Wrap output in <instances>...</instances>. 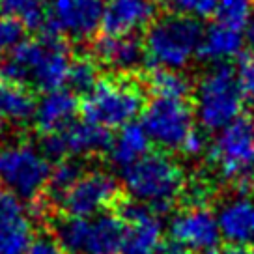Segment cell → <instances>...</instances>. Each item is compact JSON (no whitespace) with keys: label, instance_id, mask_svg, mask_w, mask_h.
Returning a JSON list of instances; mask_svg holds the SVG:
<instances>
[{"label":"cell","instance_id":"cell-1","mask_svg":"<svg viewBox=\"0 0 254 254\" xmlns=\"http://www.w3.org/2000/svg\"><path fill=\"white\" fill-rule=\"evenodd\" d=\"M71 58L64 38L41 32L40 38L24 40L9 55L0 58V80L45 94L55 92L65 84Z\"/></svg>","mask_w":254,"mask_h":254},{"label":"cell","instance_id":"cell-2","mask_svg":"<svg viewBox=\"0 0 254 254\" xmlns=\"http://www.w3.org/2000/svg\"><path fill=\"white\" fill-rule=\"evenodd\" d=\"M146 97L148 88L142 79L133 73H112L101 77L94 90L80 99V112L95 126L122 129L142 114Z\"/></svg>","mask_w":254,"mask_h":254},{"label":"cell","instance_id":"cell-3","mask_svg":"<svg viewBox=\"0 0 254 254\" xmlns=\"http://www.w3.org/2000/svg\"><path fill=\"white\" fill-rule=\"evenodd\" d=\"M122 182L136 204L150 207L155 213L168 211L185 189L182 167L172 157L157 151H150L133 167L126 168Z\"/></svg>","mask_w":254,"mask_h":254},{"label":"cell","instance_id":"cell-4","mask_svg":"<svg viewBox=\"0 0 254 254\" xmlns=\"http://www.w3.org/2000/svg\"><path fill=\"white\" fill-rule=\"evenodd\" d=\"M204 26L200 19L183 13H167L157 17L148 28L144 38L146 58L150 67L182 69L198 55Z\"/></svg>","mask_w":254,"mask_h":254},{"label":"cell","instance_id":"cell-5","mask_svg":"<svg viewBox=\"0 0 254 254\" xmlns=\"http://www.w3.org/2000/svg\"><path fill=\"white\" fill-rule=\"evenodd\" d=\"M243 94L236 67L228 62L213 64L200 79L194 92V116L207 131L228 127L241 114Z\"/></svg>","mask_w":254,"mask_h":254},{"label":"cell","instance_id":"cell-6","mask_svg":"<svg viewBox=\"0 0 254 254\" xmlns=\"http://www.w3.org/2000/svg\"><path fill=\"white\" fill-rule=\"evenodd\" d=\"M209 161L241 194L254 190V116L243 114L224 127L209 146Z\"/></svg>","mask_w":254,"mask_h":254},{"label":"cell","instance_id":"cell-7","mask_svg":"<svg viewBox=\"0 0 254 254\" xmlns=\"http://www.w3.org/2000/svg\"><path fill=\"white\" fill-rule=\"evenodd\" d=\"M56 241L67 254H122L127 238L126 221L112 213L65 217L55 224Z\"/></svg>","mask_w":254,"mask_h":254},{"label":"cell","instance_id":"cell-8","mask_svg":"<svg viewBox=\"0 0 254 254\" xmlns=\"http://www.w3.org/2000/svg\"><path fill=\"white\" fill-rule=\"evenodd\" d=\"M49 159L30 144L0 146V189L19 200H36L47 189Z\"/></svg>","mask_w":254,"mask_h":254},{"label":"cell","instance_id":"cell-9","mask_svg":"<svg viewBox=\"0 0 254 254\" xmlns=\"http://www.w3.org/2000/svg\"><path fill=\"white\" fill-rule=\"evenodd\" d=\"M142 129L151 142L167 150H182L194 129V107L189 99L153 97L142 111Z\"/></svg>","mask_w":254,"mask_h":254},{"label":"cell","instance_id":"cell-10","mask_svg":"<svg viewBox=\"0 0 254 254\" xmlns=\"http://www.w3.org/2000/svg\"><path fill=\"white\" fill-rule=\"evenodd\" d=\"M111 146L112 136L109 129L95 126L86 120H75L60 133L41 135L40 140V151L56 163H60L64 159L97 155V153L109 151Z\"/></svg>","mask_w":254,"mask_h":254},{"label":"cell","instance_id":"cell-11","mask_svg":"<svg viewBox=\"0 0 254 254\" xmlns=\"http://www.w3.org/2000/svg\"><path fill=\"white\" fill-rule=\"evenodd\" d=\"M120 198V185L116 178L103 170L82 174L77 183L64 194L56 206L65 217H95L114 206Z\"/></svg>","mask_w":254,"mask_h":254},{"label":"cell","instance_id":"cell-12","mask_svg":"<svg viewBox=\"0 0 254 254\" xmlns=\"http://www.w3.org/2000/svg\"><path fill=\"white\" fill-rule=\"evenodd\" d=\"M103 15V0H55L41 32H51L64 40L86 41L101 28Z\"/></svg>","mask_w":254,"mask_h":254},{"label":"cell","instance_id":"cell-13","mask_svg":"<svg viewBox=\"0 0 254 254\" xmlns=\"http://www.w3.org/2000/svg\"><path fill=\"white\" fill-rule=\"evenodd\" d=\"M170 239L183 245L190 254H221V228L217 215L207 207H185L172 217Z\"/></svg>","mask_w":254,"mask_h":254},{"label":"cell","instance_id":"cell-14","mask_svg":"<svg viewBox=\"0 0 254 254\" xmlns=\"http://www.w3.org/2000/svg\"><path fill=\"white\" fill-rule=\"evenodd\" d=\"M34 243V224L23 202L0 189V254H26Z\"/></svg>","mask_w":254,"mask_h":254},{"label":"cell","instance_id":"cell-15","mask_svg":"<svg viewBox=\"0 0 254 254\" xmlns=\"http://www.w3.org/2000/svg\"><path fill=\"white\" fill-rule=\"evenodd\" d=\"M122 219L127 224V238L122 254H159L163 245V226L155 211L142 204L124 206Z\"/></svg>","mask_w":254,"mask_h":254},{"label":"cell","instance_id":"cell-16","mask_svg":"<svg viewBox=\"0 0 254 254\" xmlns=\"http://www.w3.org/2000/svg\"><path fill=\"white\" fill-rule=\"evenodd\" d=\"M157 11V0H109L101 30L107 36H131L140 28H150L159 17Z\"/></svg>","mask_w":254,"mask_h":254},{"label":"cell","instance_id":"cell-17","mask_svg":"<svg viewBox=\"0 0 254 254\" xmlns=\"http://www.w3.org/2000/svg\"><path fill=\"white\" fill-rule=\"evenodd\" d=\"M92 55L99 64L114 69V73H133L142 64H148L142 38L131 36H99L94 40Z\"/></svg>","mask_w":254,"mask_h":254},{"label":"cell","instance_id":"cell-18","mask_svg":"<svg viewBox=\"0 0 254 254\" xmlns=\"http://www.w3.org/2000/svg\"><path fill=\"white\" fill-rule=\"evenodd\" d=\"M222 239L232 247L254 245V196L238 194L226 200L217 213Z\"/></svg>","mask_w":254,"mask_h":254},{"label":"cell","instance_id":"cell-19","mask_svg":"<svg viewBox=\"0 0 254 254\" xmlns=\"http://www.w3.org/2000/svg\"><path fill=\"white\" fill-rule=\"evenodd\" d=\"M77 111H80L79 97L71 90L60 88L55 92H47L38 101L34 122L41 135L60 133L62 129L75 122Z\"/></svg>","mask_w":254,"mask_h":254},{"label":"cell","instance_id":"cell-20","mask_svg":"<svg viewBox=\"0 0 254 254\" xmlns=\"http://www.w3.org/2000/svg\"><path fill=\"white\" fill-rule=\"evenodd\" d=\"M243 41H245V32L217 21L209 24V28L204 32L198 56L204 60H213L215 64L226 62L228 58L241 55Z\"/></svg>","mask_w":254,"mask_h":254},{"label":"cell","instance_id":"cell-21","mask_svg":"<svg viewBox=\"0 0 254 254\" xmlns=\"http://www.w3.org/2000/svg\"><path fill=\"white\" fill-rule=\"evenodd\" d=\"M38 99L34 90L13 82L0 80V122L2 124H26L34 120Z\"/></svg>","mask_w":254,"mask_h":254},{"label":"cell","instance_id":"cell-22","mask_svg":"<svg viewBox=\"0 0 254 254\" xmlns=\"http://www.w3.org/2000/svg\"><path fill=\"white\" fill-rule=\"evenodd\" d=\"M150 142L151 140L140 124H129L122 127L118 136L112 138V146L109 150L112 165L122 168V172L126 168L133 167L144 155L150 153Z\"/></svg>","mask_w":254,"mask_h":254},{"label":"cell","instance_id":"cell-23","mask_svg":"<svg viewBox=\"0 0 254 254\" xmlns=\"http://www.w3.org/2000/svg\"><path fill=\"white\" fill-rule=\"evenodd\" d=\"M146 88L155 97H180L189 99L190 84L180 71L167 69V67H150V73L146 75Z\"/></svg>","mask_w":254,"mask_h":254},{"label":"cell","instance_id":"cell-24","mask_svg":"<svg viewBox=\"0 0 254 254\" xmlns=\"http://www.w3.org/2000/svg\"><path fill=\"white\" fill-rule=\"evenodd\" d=\"M0 13L19 21L26 30H43L49 9L43 0H0Z\"/></svg>","mask_w":254,"mask_h":254},{"label":"cell","instance_id":"cell-25","mask_svg":"<svg viewBox=\"0 0 254 254\" xmlns=\"http://www.w3.org/2000/svg\"><path fill=\"white\" fill-rule=\"evenodd\" d=\"M101 80L99 75V62L94 55H79L73 56L67 71L65 84L71 88L75 95H88L95 88V84Z\"/></svg>","mask_w":254,"mask_h":254},{"label":"cell","instance_id":"cell-26","mask_svg":"<svg viewBox=\"0 0 254 254\" xmlns=\"http://www.w3.org/2000/svg\"><path fill=\"white\" fill-rule=\"evenodd\" d=\"M82 174H84L82 172V165L77 159H64L60 163H56V167L51 170L47 189H45L49 192L51 202L58 204L60 198L71 189Z\"/></svg>","mask_w":254,"mask_h":254},{"label":"cell","instance_id":"cell-27","mask_svg":"<svg viewBox=\"0 0 254 254\" xmlns=\"http://www.w3.org/2000/svg\"><path fill=\"white\" fill-rule=\"evenodd\" d=\"M254 0H217V21L243 30L251 19Z\"/></svg>","mask_w":254,"mask_h":254},{"label":"cell","instance_id":"cell-28","mask_svg":"<svg viewBox=\"0 0 254 254\" xmlns=\"http://www.w3.org/2000/svg\"><path fill=\"white\" fill-rule=\"evenodd\" d=\"M24 30L26 28L19 21L0 15V55H9L13 49L21 45L24 41Z\"/></svg>","mask_w":254,"mask_h":254},{"label":"cell","instance_id":"cell-29","mask_svg":"<svg viewBox=\"0 0 254 254\" xmlns=\"http://www.w3.org/2000/svg\"><path fill=\"white\" fill-rule=\"evenodd\" d=\"M236 73H238L239 88H241L243 99L254 103V53L253 55H243L239 58Z\"/></svg>","mask_w":254,"mask_h":254},{"label":"cell","instance_id":"cell-30","mask_svg":"<svg viewBox=\"0 0 254 254\" xmlns=\"http://www.w3.org/2000/svg\"><path fill=\"white\" fill-rule=\"evenodd\" d=\"M26 254H67L64 251L60 243L53 238H38L34 239V243L30 249L26 251Z\"/></svg>","mask_w":254,"mask_h":254},{"label":"cell","instance_id":"cell-31","mask_svg":"<svg viewBox=\"0 0 254 254\" xmlns=\"http://www.w3.org/2000/svg\"><path fill=\"white\" fill-rule=\"evenodd\" d=\"M204 146H206L204 136L200 135L198 131H194V133L189 136V140L185 142V146L182 148V151L183 153H187V155H198L200 151L204 150Z\"/></svg>","mask_w":254,"mask_h":254},{"label":"cell","instance_id":"cell-32","mask_svg":"<svg viewBox=\"0 0 254 254\" xmlns=\"http://www.w3.org/2000/svg\"><path fill=\"white\" fill-rule=\"evenodd\" d=\"M159 254H190V253L183 245L176 243L174 239H167V241H163V245H161V253Z\"/></svg>","mask_w":254,"mask_h":254},{"label":"cell","instance_id":"cell-33","mask_svg":"<svg viewBox=\"0 0 254 254\" xmlns=\"http://www.w3.org/2000/svg\"><path fill=\"white\" fill-rule=\"evenodd\" d=\"M245 40L249 41V45L254 49V13L251 15L249 19V23L245 26Z\"/></svg>","mask_w":254,"mask_h":254},{"label":"cell","instance_id":"cell-34","mask_svg":"<svg viewBox=\"0 0 254 254\" xmlns=\"http://www.w3.org/2000/svg\"><path fill=\"white\" fill-rule=\"evenodd\" d=\"M221 254H254V249H249V247H228L224 253Z\"/></svg>","mask_w":254,"mask_h":254},{"label":"cell","instance_id":"cell-35","mask_svg":"<svg viewBox=\"0 0 254 254\" xmlns=\"http://www.w3.org/2000/svg\"><path fill=\"white\" fill-rule=\"evenodd\" d=\"M2 131H4V124H2V122H0V133H2Z\"/></svg>","mask_w":254,"mask_h":254}]
</instances>
